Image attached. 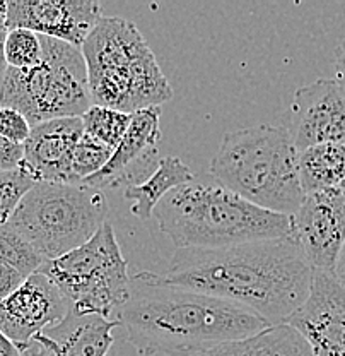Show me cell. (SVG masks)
Instances as JSON below:
<instances>
[{"instance_id":"obj_1","label":"cell","mask_w":345,"mask_h":356,"mask_svg":"<svg viewBox=\"0 0 345 356\" xmlns=\"http://www.w3.org/2000/svg\"><path fill=\"white\" fill-rule=\"evenodd\" d=\"M165 277L280 325L306 302L313 267L291 233L224 248H178Z\"/></svg>"},{"instance_id":"obj_2","label":"cell","mask_w":345,"mask_h":356,"mask_svg":"<svg viewBox=\"0 0 345 356\" xmlns=\"http://www.w3.org/2000/svg\"><path fill=\"white\" fill-rule=\"evenodd\" d=\"M117 321L140 356H200L272 327L253 312L149 270L130 277L128 298Z\"/></svg>"},{"instance_id":"obj_3","label":"cell","mask_w":345,"mask_h":356,"mask_svg":"<svg viewBox=\"0 0 345 356\" xmlns=\"http://www.w3.org/2000/svg\"><path fill=\"white\" fill-rule=\"evenodd\" d=\"M154 218L176 250L224 248L292 233L291 216L262 209L214 178L195 177L176 187L155 206Z\"/></svg>"},{"instance_id":"obj_4","label":"cell","mask_w":345,"mask_h":356,"mask_svg":"<svg viewBox=\"0 0 345 356\" xmlns=\"http://www.w3.org/2000/svg\"><path fill=\"white\" fill-rule=\"evenodd\" d=\"M298 158L287 127L260 124L224 134L209 175L262 209L292 216L304 200Z\"/></svg>"},{"instance_id":"obj_5","label":"cell","mask_w":345,"mask_h":356,"mask_svg":"<svg viewBox=\"0 0 345 356\" xmlns=\"http://www.w3.org/2000/svg\"><path fill=\"white\" fill-rule=\"evenodd\" d=\"M81 50L92 105L135 113L173 98L154 51L128 19L103 16Z\"/></svg>"},{"instance_id":"obj_6","label":"cell","mask_w":345,"mask_h":356,"mask_svg":"<svg viewBox=\"0 0 345 356\" xmlns=\"http://www.w3.org/2000/svg\"><path fill=\"white\" fill-rule=\"evenodd\" d=\"M108 211L105 192L86 184L36 181L9 222L47 262L89 242Z\"/></svg>"},{"instance_id":"obj_7","label":"cell","mask_w":345,"mask_h":356,"mask_svg":"<svg viewBox=\"0 0 345 356\" xmlns=\"http://www.w3.org/2000/svg\"><path fill=\"white\" fill-rule=\"evenodd\" d=\"M42 44L38 65L7 67L0 77V106L21 111L31 127L55 118L83 117L92 105L83 50L48 36H42Z\"/></svg>"},{"instance_id":"obj_8","label":"cell","mask_w":345,"mask_h":356,"mask_svg":"<svg viewBox=\"0 0 345 356\" xmlns=\"http://www.w3.org/2000/svg\"><path fill=\"white\" fill-rule=\"evenodd\" d=\"M40 273L50 277L79 315L117 318L130 291L128 262L108 221L89 242L62 257L47 261Z\"/></svg>"},{"instance_id":"obj_9","label":"cell","mask_w":345,"mask_h":356,"mask_svg":"<svg viewBox=\"0 0 345 356\" xmlns=\"http://www.w3.org/2000/svg\"><path fill=\"white\" fill-rule=\"evenodd\" d=\"M291 221L292 235L313 270L333 273L345 245V188L306 194Z\"/></svg>"},{"instance_id":"obj_10","label":"cell","mask_w":345,"mask_h":356,"mask_svg":"<svg viewBox=\"0 0 345 356\" xmlns=\"http://www.w3.org/2000/svg\"><path fill=\"white\" fill-rule=\"evenodd\" d=\"M159 118V106L135 111L128 131L113 151L108 165L81 184L101 192L110 188H124L125 192L130 187L144 184L161 161L158 151V143L161 140Z\"/></svg>"},{"instance_id":"obj_11","label":"cell","mask_w":345,"mask_h":356,"mask_svg":"<svg viewBox=\"0 0 345 356\" xmlns=\"http://www.w3.org/2000/svg\"><path fill=\"white\" fill-rule=\"evenodd\" d=\"M69 312V300L38 270L0 302V332L22 350L38 334L64 321Z\"/></svg>"},{"instance_id":"obj_12","label":"cell","mask_w":345,"mask_h":356,"mask_svg":"<svg viewBox=\"0 0 345 356\" xmlns=\"http://www.w3.org/2000/svg\"><path fill=\"white\" fill-rule=\"evenodd\" d=\"M287 324L306 339L314 356H345V288L333 273L313 270L310 295Z\"/></svg>"},{"instance_id":"obj_13","label":"cell","mask_w":345,"mask_h":356,"mask_svg":"<svg viewBox=\"0 0 345 356\" xmlns=\"http://www.w3.org/2000/svg\"><path fill=\"white\" fill-rule=\"evenodd\" d=\"M98 0H12L7 2V26L22 28L81 48L101 21Z\"/></svg>"},{"instance_id":"obj_14","label":"cell","mask_w":345,"mask_h":356,"mask_svg":"<svg viewBox=\"0 0 345 356\" xmlns=\"http://www.w3.org/2000/svg\"><path fill=\"white\" fill-rule=\"evenodd\" d=\"M287 129L298 153L321 144L345 146V95L335 79H317L294 92Z\"/></svg>"},{"instance_id":"obj_15","label":"cell","mask_w":345,"mask_h":356,"mask_svg":"<svg viewBox=\"0 0 345 356\" xmlns=\"http://www.w3.org/2000/svg\"><path fill=\"white\" fill-rule=\"evenodd\" d=\"M84 136L81 117L55 118L31 129L19 168L35 181L79 184L72 173V156Z\"/></svg>"},{"instance_id":"obj_16","label":"cell","mask_w":345,"mask_h":356,"mask_svg":"<svg viewBox=\"0 0 345 356\" xmlns=\"http://www.w3.org/2000/svg\"><path fill=\"white\" fill-rule=\"evenodd\" d=\"M120 325V321L70 310L64 321L43 334L53 339L65 356H106L115 343L113 329Z\"/></svg>"},{"instance_id":"obj_17","label":"cell","mask_w":345,"mask_h":356,"mask_svg":"<svg viewBox=\"0 0 345 356\" xmlns=\"http://www.w3.org/2000/svg\"><path fill=\"white\" fill-rule=\"evenodd\" d=\"M195 178L190 166L178 156H165L159 161L158 168L144 184L130 187L124 192L125 199L130 200V213L139 220L146 221L154 216V209L169 192L180 185L188 184Z\"/></svg>"},{"instance_id":"obj_18","label":"cell","mask_w":345,"mask_h":356,"mask_svg":"<svg viewBox=\"0 0 345 356\" xmlns=\"http://www.w3.org/2000/svg\"><path fill=\"white\" fill-rule=\"evenodd\" d=\"M200 356H314L310 344L289 324L272 325L265 331L221 344Z\"/></svg>"},{"instance_id":"obj_19","label":"cell","mask_w":345,"mask_h":356,"mask_svg":"<svg viewBox=\"0 0 345 356\" xmlns=\"http://www.w3.org/2000/svg\"><path fill=\"white\" fill-rule=\"evenodd\" d=\"M298 172L306 194L337 188L345 181V146L321 144L299 153Z\"/></svg>"},{"instance_id":"obj_20","label":"cell","mask_w":345,"mask_h":356,"mask_svg":"<svg viewBox=\"0 0 345 356\" xmlns=\"http://www.w3.org/2000/svg\"><path fill=\"white\" fill-rule=\"evenodd\" d=\"M132 117L133 113H127V111L91 105L86 113L81 117V120H83V129L86 136H91L92 139L106 144L111 149H117L132 124Z\"/></svg>"},{"instance_id":"obj_21","label":"cell","mask_w":345,"mask_h":356,"mask_svg":"<svg viewBox=\"0 0 345 356\" xmlns=\"http://www.w3.org/2000/svg\"><path fill=\"white\" fill-rule=\"evenodd\" d=\"M0 262L16 269L21 276L29 277L38 273L44 259L36 252L19 229L10 222L0 225Z\"/></svg>"},{"instance_id":"obj_22","label":"cell","mask_w":345,"mask_h":356,"mask_svg":"<svg viewBox=\"0 0 345 356\" xmlns=\"http://www.w3.org/2000/svg\"><path fill=\"white\" fill-rule=\"evenodd\" d=\"M3 58L6 65L12 69H33L43 58L42 36L29 29H9L3 43Z\"/></svg>"},{"instance_id":"obj_23","label":"cell","mask_w":345,"mask_h":356,"mask_svg":"<svg viewBox=\"0 0 345 356\" xmlns=\"http://www.w3.org/2000/svg\"><path fill=\"white\" fill-rule=\"evenodd\" d=\"M113 151L106 144L92 139L91 136L84 134L79 144L76 146L72 156V173L77 181H84L86 178L101 172L113 156Z\"/></svg>"},{"instance_id":"obj_24","label":"cell","mask_w":345,"mask_h":356,"mask_svg":"<svg viewBox=\"0 0 345 356\" xmlns=\"http://www.w3.org/2000/svg\"><path fill=\"white\" fill-rule=\"evenodd\" d=\"M35 184L36 181L21 168L0 172V225L10 221L21 200Z\"/></svg>"},{"instance_id":"obj_25","label":"cell","mask_w":345,"mask_h":356,"mask_svg":"<svg viewBox=\"0 0 345 356\" xmlns=\"http://www.w3.org/2000/svg\"><path fill=\"white\" fill-rule=\"evenodd\" d=\"M31 129V124L21 111L0 106V136L16 144H24Z\"/></svg>"},{"instance_id":"obj_26","label":"cell","mask_w":345,"mask_h":356,"mask_svg":"<svg viewBox=\"0 0 345 356\" xmlns=\"http://www.w3.org/2000/svg\"><path fill=\"white\" fill-rule=\"evenodd\" d=\"M24 146L0 136V172H12L21 166Z\"/></svg>"},{"instance_id":"obj_27","label":"cell","mask_w":345,"mask_h":356,"mask_svg":"<svg viewBox=\"0 0 345 356\" xmlns=\"http://www.w3.org/2000/svg\"><path fill=\"white\" fill-rule=\"evenodd\" d=\"M21 356H65L60 346L44 334H38L31 343L21 350Z\"/></svg>"},{"instance_id":"obj_28","label":"cell","mask_w":345,"mask_h":356,"mask_svg":"<svg viewBox=\"0 0 345 356\" xmlns=\"http://www.w3.org/2000/svg\"><path fill=\"white\" fill-rule=\"evenodd\" d=\"M26 277L21 276L16 269L0 262V302L12 295L24 283Z\"/></svg>"},{"instance_id":"obj_29","label":"cell","mask_w":345,"mask_h":356,"mask_svg":"<svg viewBox=\"0 0 345 356\" xmlns=\"http://www.w3.org/2000/svg\"><path fill=\"white\" fill-rule=\"evenodd\" d=\"M9 26H7V2L0 0V77L6 72V58H3V43H6Z\"/></svg>"},{"instance_id":"obj_30","label":"cell","mask_w":345,"mask_h":356,"mask_svg":"<svg viewBox=\"0 0 345 356\" xmlns=\"http://www.w3.org/2000/svg\"><path fill=\"white\" fill-rule=\"evenodd\" d=\"M335 83L345 95V40L335 50Z\"/></svg>"},{"instance_id":"obj_31","label":"cell","mask_w":345,"mask_h":356,"mask_svg":"<svg viewBox=\"0 0 345 356\" xmlns=\"http://www.w3.org/2000/svg\"><path fill=\"white\" fill-rule=\"evenodd\" d=\"M0 356H21V350L0 332Z\"/></svg>"},{"instance_id":"obj_32","label":"cell","mask_w":345,"mask_h":356,"mask_svg":"<svg viewBox=\"0 0 345 356\" xmlns=\"http://www.w3.org/2000/svg\"><path fill=\"white\" fill-rule=\"evenodd\" d=\"M333 276H335L337 281L345 288V245L342 247V250H340L335 267H333Z\"/></svg>"},{"instance_id":"obj_33","label":"cell","mask_w":345,"mask_h":356,"mask_svg":"<svg viewBox=\"0 0 345 356\" xmlns=\"http://www.w3.org/2000/svg\"><path fill=\"white\" fill-rule=\"evenodd\" d=\"M340 187H344V188H345V181H344V184H342V185H340Z\"/></svg>"}]
</instances>
